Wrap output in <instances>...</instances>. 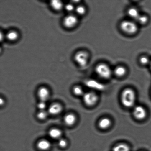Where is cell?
Instances as JSON below:
<instances>
[{"label":"cell","mask_w":151,"mask_h":151,"mask_svg":"<svg viewBox=\"0 0 151 151\" xmlns=\"http://www.w3.org/2000/svg\"><path fill=\"white\" fill-rule=\"evenodd\" d=\"M135 91L131 88H126L123 90L121 95L122 104L127 108H131L134 106L136 101Z\"/></svg>","instance_id":"6da1fadb"},{"label":"cell","mask_w":151,"mask_h":151,"mask_svg":"<svg viewBox=\"0 0 151 151\" xmlns=\"http://www.w3.org/2000/svg\"><path fill=\"white\" fill-rule=\"evenodd\" d=\"M95 71L97 75L104 79H109L111 76L112 71L110 68L105 63L97 65L95 68Z\"/></svg>","instance_id":"7a4b0ae2"},{"label":"cell","mask_w":151,"mask_h":151,"mask_svg":"<svg viewBox=\"0 0 151 151\" xmlns=\"http://www.w3.org/2000/svg\"><path fill=\"white\" fill-rule=\"evenodd\" d=\"M121 30L128 35H133L138 30V27L134 22L130 20H124L120 25Z\"/></svg>","instance_id":"3957f363"},{"label":"cell","mask_w":151,"mask_h":151,"mask_svg":"<svg viewBox=\"0 0 151 151\" xmlns=\"http://www.w3.org/2000/svg\"><path fill=\"white\" fill-rule=\"evenodd\" d=\"M83 100L86 106H92L97 103L99 100V97L94 92L89 91L84 93L83 95Z\"/></svg>","instance_id":"277c9868"},{"label":"cell","mask_w":151,"mask_h":151,"mask_svg":"<svg viewBox=\"0 0 151 151\" xmlns=\"http://www.w3.org/2000/svg\"><path fill=\"white\" fill-rule=\"evenodd\" d=\"M89 55L88 53L84 51H79L75 54L74 59L78 65L81 67L85 66L88 63Z\"/></svg>","instance_id":"5b68a950"},{"label":"cell","mask_w":151,"mask_h":151,"mask_svg":"<svg viewBox=\"0 0 151 151\" xmlns=\"http://www.w3.org/2000/svg\"><path fill=\"white\" fill-rule=\"evenodd\" d=\"M133 115L136 119L139 120H142L145 119L147 116V111L143 106H136L133 110Z\"/></svg>","instance_id":"8992f818"},{"label":"cell","mask_w":151,"mask_h":151,"mask_svg":"<svg viewBox=\"0 0 151 151\" xmlns=\"http://www.w3.org/2000/svg\"><path fill=\"white\" fill-rule=\"evenodd\" d=\"M78 21V19L76 16L73 14L69 15L63 19V24L65 27L71 29L76 26Z\"/></svg>","instance_id":"52a82bcc"},{"label":"cell","mask_w":151,"mask_h":151,"mask_svg":"<svg viewBox=\"0 0 151 151\" xmlns=\"http://www.w3.org/2000/svg\"><path fill=\"white\" fill-rule=\"evenodd\" d=\"M37 95L41 101L45 102L49 97V91L45 87H41L38 90Z\"/></svg>","instance_id":"ba28073f"},{"label":"cell","mask_w":151,"mask_h":151,"mask_svg":"<svg viewBox=\"0 0 151 151\" xmlns=\"http://www.w3.org/2000/svg\"><path fill=\"white\" fill-rule=\"evenodd\" d=\"M62 110V107L60 104L54 103L52 104L48 109V113L53 115H58Z\"/></svg>","instance_id":"9c48e42d"},{"label":"cell","mask_w":151,"mask_h":151,"mask_svg":"<svg viewBox=\"0 0 151 151\" xmlns=\"http://www.w3.org/2000/svg\"><path fill=\"white\" fill-rule=\"evenodd\" d=\"M112 125V121L109 118L104 117L99 121L98 126L102 129H106L109 128Z\"/></svg>","instance_id":"30bf717a"},{"label":"cell","mask_w":151,"mask_h":151,"mask_svg":"<svg viewBox=\"0 0 151 151\" xmlns=\"http://www.w3.org/2000/svg\"><path fill=\"white\" fill-rule=\"evenodd\" d=\"M76 121V117L73 114L69 113L66 115L64 118V121L66 125L69 126L74 125Z\"/></svg>","instance_id":"8fae6325"},{"label":"cell","mask_w":151,"mask_h":151,"mask_svg":"<svg viewBox=\"0 0 151 151\" xmlns=\"http://www.w3.org/2000/svg\"><path fill=\"white\" fill-rule=\"evenodd\" d=\"M51 143L48 140L42 139L40 140L37 143V146L39 150L42 151L48 150L51 147Z\"/></svg>","instance_id":"7c38bea8"},{"label":"cell","mask_w":151,"mask_h":151,"mask_svg":"<svg viewBox=\"0 0 151 151\" xmlns=\"http://www.w3.org/2000/svg\"><path fill=\"white\" fill-rule=\"evenodd\" d=\"M48 134L50 137L53 139H60L62 135L61 131L56 128L50 129Z\"/></svg>","instance_id":"4fadbf2b"},{"label":"cell","mask_w":151,"mask_h":151,"mask_svg":"<svg viewBox=\"0 0 151 151\" xmlns=\"http://www.w3.org/2000/svg\"><path fill=\"white\" fill-rule=\"evenodd\" d=\"M129 146L125 143H120L114 146L112 151H130Z\"/></svg>","instance_id":"5bb4252c"},{"label":"cell","mask_w":151,"mask_h":151,"mask_svg":"<svg viewBox=\"0 0 151 151\" xmlns=\"http://www.w3.org/2000/svg\"><path fill=\"white\" fill-rule=\"evenodd\" d=\"M127 13L130 17L136 20H137L140 15L138 10L134 7H132L129 9Z\"/></svg>","instance_id":"9a60e30c"},{"label":"cell","mask_w":151,"mask_h":151,"mask_svg":"<svg viewBox=\"0 0 151 151\" xmlns=\"http://www.w3.org/2000/svg\"><path fill=\"white\" fill-rule=\"evenodd\" d=\"M127 69L124 66H119L116 67L114 70L115 74L117 76L122 77L124 76L127 73Z\"/></svg>","instance_id":"2e32d148"},{"label":"cell","mask_w":151,"mask_h":151,"mask_svg":"<svg viewBox=\"0 0 151 151\" xmlns=\"http://www.w3.org/2000/svg\"><path fill=\"white\" fill-rule=\"evenodd\" d=\"M50 4L51 7L56 11H60L63 7V3L60 1L54 0L51 1Z\"/></svg>","instance_id":"e0dca14e"},{"label":"cell","mask_w":151,"mask_h":151,"mask_svg":"<svg viewBox=\"0 0 151 151\" xmlns=\"http://www.w3.org/2000/svg\"><path fill=\"white\" fill-rule=\"evenodd\" d=\"M19 35L17 32L14 30L10 31L6 35L7 39L9 41H13L16 40L18 38Z\"/></svg>","instance_id":"ac0fdd59"},{"label":"cell","mask_w":151,"mask_h":151,"mask_svg":"<svg viewBox=\"0 0 151 151\" xmlns=\"http://www.w3.org/2000/svg\"><path fill=\"white\" fill-rule=\"evenodd\" d=\"M73 91L74 94L78 96H83L84 94L82 87L79 86H76L74 87Z\"/></svg>","instance_id":"d6986e66"},{"label":"cell","mask_w":151,"mask_h":151,"mask_svg":"<svg viewBox=\"0 0 151 151\" xmlns=\"http://www.w3.org/2000/svg\"><path fill=\"white\" fill-rule=\"evenodd\" d=\"M137 21L140 24L145 25L149 21L148 17L145 15H140L137 19Z\"/></svg>","instance_id":"ffe728a7"},{"label":"cell","mask_w":151,"mask_h":151,"mask_svg":"<svg viewBox=\"0 0 151 151\" xmlns=\"http://www.w3.org/2000/svg\"><path fill=\"white\" fill-rule=\"evenodd\" d=\"M37 116L40 119H45L48 116V113L45 110H40L38 112Z\"/></svg>","instance_id":"44dd1931"},{"label":"cell","mask_w":151,"mask_h":151,"mask_svg":"<svg viewBox=\"0 0 151 151\" xmlns=\"http://www.w3.org/2000/svg\"><path fill=\"white\" fill-rule=\"evenodd\" d=\"M140 63L143 65L150 64V61L148 57L145 56H142L139 59Z\"/></svg>","instance_id":"7402d4cb"},{"label":"cell","mask_w":151,"mask_h":151,"mask_svg":"<svg viewBox=\"0 0 151 151\" xmlns=\"http://www.w3.org/2000/svg\"><path fill=\"white\" fill-rule=\"evenodd\" d=\"M76 11L78 14L80 15H83L85 14L86 9L85 7L82 6H79L76 9Z\"/></svg>","instance_id":"603a6c76"},{"label":"cell","mask_w":151,"mask_h":151,"mask_svg":"<svg viewBox=\"0 0 151 151\" xmlns=\"http://www.w3.org/2000/svg\"><path fill=\"white\" fill-rule=\"evenodd\" d=\"M58 145L61 148H65L67 145V142L64 139H60L58 142Z\"/></svg>","instance_id":"cb8c5ba5"},{"label":"cell","mask_w":151,"mask_h":151,"mask_svg":"<svg viewBox=\"0 0 151 151\" xmlns=\"http://www.w3.org/2000/svg\"><path fill=\"white\" fill-rule=\"evenodd\" d=\"M37 107L40 110H44V109L46 107V104L45 102L41 101L38 104Z\"/></svg>","instance_id":"d4e9b609"},{"label":"cell","mask_w":151,"mask_h":151,"mask_svg":"<svg viewBox=\"0 0 151 151\" xmlns=\"http://www.w3.org/2000/svg\"><path fill=\"white\" fill-rule=\"evenodd\" d=\"M66 10L68 12H72L74 10V7L72 4H66L65 6Z\"/></svg>","instance_id":"484cf974"},{"label":"cell","mask_w":151,"mask_h":151,"mask_svg":"<svg viewBox=\"0 0 151 151\" xmlns=\"http://www.w3.org/2000/svg\"><path fill=\"white\" fill-rule=\"evenodd\" d=\"M0 102H1V105H2L4 104V101L2 98L1 99V101H0Z\"/></svg>","instance_id":"4316f807"},{"label":"cell","mask_w":151,"mask_h":151,"mask_svg":"<svg viewBox=\"0 0 151 151\" xmlns=\"http://www.w3.org/2000/svg\"><path fill=\"white\" fill-rule=\"evenodd\" d=\"M150 68L151 69V61H150Z\"/></svg>","instance_id":"83f0119b"}]
</instances>
